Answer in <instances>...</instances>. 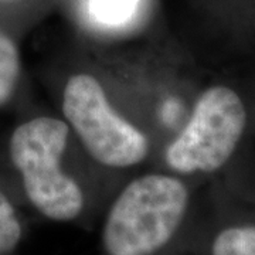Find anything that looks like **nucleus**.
Segmentation results:
<instances>
[{
    "label": "nucleus",
    "instance_id": "obj_5",
    "mask_svg": "<svg viewBox=\"0 0 255 255\" xmlns=\"http://www.w3.org/2000/svg\"><path fill=\"white\" fill-rule=\"evenodd\" d=\"M21 77V57L14 40L0 28V110L13 100Z\"/></svg>",
    "mask_w": 255,
    "mask_h": 255
},
{
    "label": "nucleus",
    "instance_id": "obj_7",
    "mask_svg": "<svg viewBox=\"0 0 255 255\" xmlns=\"http://www.w3.org/2000/svg\"><path fill=\"white\" fill-rule=\"evenodd\" d=\"M145 0H88V11L98 24L119 27L129 23Z\"/></svg>",
    "mask_w": 255,
    "mask_h": 255
},
{
    "label": "nucleus",
    "instance_id": "obj_2",
    "mask_svg": "<svg viewBox=\"0 0 255 255\" xmlns=\"http://www.w3.org/2000/svg\"><path fill=\"white\" fill-rule=\"evenodd\" d=\"M61 107L70 129L101 166L129 169L149 155L147 135L115 110L100 80L91 74L77 73L67 80Z\"/></svg>",
    "mask_w": 255,
    "mask_h": 255
},
{
    "label": "nucleus",
    "instance_id": "obj_6",
    "mask_svg": "<svg viewBox=\"0 0 255 255\" xmlns=\"http://www.w3.org/2000/svg\"><path fill=\"white\" fill-rule=\"evenodd\" d=\"M24 236V223L17 206L0 189V255H13Z\"/></svg>",
    "mask_w": 255,
    "mask_h": 255
},
{
    "label": "nucleus",
    "instance_id": "obj_3",
    "mask_svg": "<svg viewBox=\"0 0 255 255\" xmlns=\"http://www.w3.org/2000/svg\"><path fill=\"white\" fill-rule=\"evenodd\" d=\"M247 125V111L237 92L214 85L200 94L190 118L164 149L170 173H213L236 152Z\"/></svg>",
    "mask_w": 255,
    "mask_h": 255
},
{
    "label": "nucleus",
    "instance_id": "obj_1",
    "mask_svg": "<svg viewBox=\"0 0 255 255\" xmlns=\"http://www.w3.org/2000/svg\"><path fill=\"white\" fill-rule=\"evenodd\" d=\"M71 129L60 118L40 115L13 129L9 156L28 204L48 221L71 224L90 211V196L63 166Z\"/></svg>",
    "mask_w": 255,
    "mask_h": 255
},
{
    "label": "nucleus",
    "instance_id": "obj_4",
    "mask_svg": "<svg viewBox=\"0 0 255 255\" xmlns=\"http://www.w3.org/2000/svg\"><path fill=\"white\" fill-rule=\"evenodd\" d=\"M209 255H255V224L238 223L220 228L210 241Z\"/></svg>",
    "mask_w": 255,
    "mask_h": 255
}]
</instances>
